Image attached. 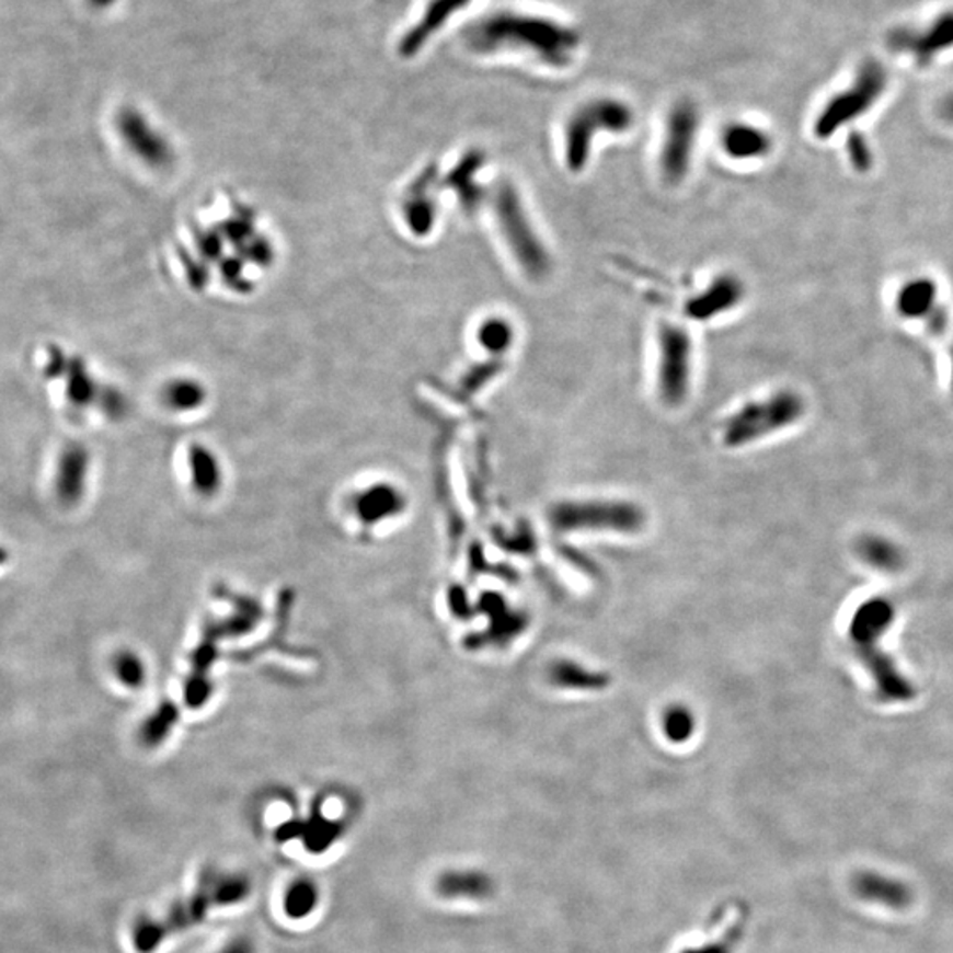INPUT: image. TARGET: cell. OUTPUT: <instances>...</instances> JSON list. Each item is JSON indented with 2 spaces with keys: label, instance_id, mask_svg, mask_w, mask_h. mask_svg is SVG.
<instances>
[{
  "label": "cell",
  "instance_id": "d6986e66",
  "mask_svg": "<svg viewBox=\"0 0 953 953\" xmlns=\"http://www.w3.org/2000/svg\"><path fill=\"white\" fill-rule=\"evenodd\" d=\"M476 343L487 354L504 357L508 349L513 348L516 341V331L513 322L505 317H487L476 328Z\"/></svg>",
  "mask_w": 953,
  "mask_h": 953
},
{
  "label": "cell",
  "instance_id": "f1b7e54d",
  "mask_svg": "<svg viewBox=\"0 0 953 953\" xmlns=\"http://www.w3.org/2000/svg\"><path fill=\"white\" fill-rule=\"evenodd\" d=\"M689 715H686V712H681V710H675V712L669 713L667 715L666 721V730L669 731V736L673 738H678V736L684 735V733H689L684 726V721H687Z\"/></svg>",
  "mask_w": 953,
  "mask_h": 953
},
{
  "label": "cell",
  "instance_id": "7a4b0ae2",
  "mask_svg": "<svg viewBox=\"0 0 953 953\" xmlns=\"http://www.w3.org/2000/svg\"><path fill=\"white\" fill-rule=\"evenodd\" d=\"M894 620V604L888 599L874 597L865 600L849 622V645L871 675L881 701L909 703L917 696V689L904 677L894 658L877 645V640L888 631Z\"/></svg>",
  "mask_w": 953,
  "mask_h": 953
},
{
  "label": "cell",
  "instance_id": "1f68e13d",
  "mask_svg": "<svg viewBox=\"0 0 953 953\" xmlns=\"http://www.w3.org/2000/svg\"><path fill=\"white\" fill-rule=\"evenodd\" d=\"M8 560H10V553H8V550H5V548H2V546H0V565H4Z\"/></svg>",
  "mask_w": 953,
  "mask_h": 953
},
{
  "label": "cell",
  "instance_id": "5bb4252c",
  "mask_svg": "<svg viewBox=\"0 0 953 953\" xmlns=\"http://www.w3.org/2000/svg\"><path fill=\"white\" fill-rule=\"evenodd\" d=\"M745 299V285L736 274L724 273L713 277L703 291L687 302L686 313L698 322H709L730 313Z\"/></svg>",
  "mask_w": 953,
  "mask_h": 953
},
{
  "label": "cell",
  "instance_id": "6da1fadb",
  "mask_svg": "<svg viewBox=\"0 0 953 953\" xmlns=\"http://www.w3.org/2000/svg\"><path fill=\"white\" fill-rule=\"evenodd\" d=\"M464 42L476 54L525 48L548 66L565 68L574 59L582 37L574 28L544 16L498 11L470 25Z\"/></svg>",
  "mask_w": 953,
  "mask_h": 953
},
{
  "label": "cell",
  "instance_id": "5b68a950",
  "mask_svg": "<svg viewBox=\"0 0 953 953\" xmlns=\"http://www.w3.org/2000/svg\"><path fill=\"white\" fill-rule=\"evenodd\" d=\"M631 105L615 97H597L577 106L563 129V164L571 173H582L590 163L597 133L623 135L634 126Z\"/></svg>",
  "mask_w": 953,
  "mask_h": 953
},
{
  "label": "cell",
  "instance_id": "ba28073f",
  "mask_svg": "<svg viewBox=\"0 0 953 953\" xmlns=\"http://www.w3.org/2000/svg\"><path fill=\"white\" fill-rule=\"evenodd\" d=\"M886 71L877 60H868L858 69L857 80L846 91L834 95L817 115L814 133L817 138H830L837 129L865 114L885 92Z\"/></svg>",
  "mask_w": 953,
  "mask_h": 953
},
{
  "label": "cell",
  "instance_id": "d6a6232c",
  "mask_svg": "<svg viewBox=\"0 0 953 953\" xmlns=\"http://www.w3.org/2000/svg\"><path fill=\"white\" fill-rule=\"evenodd\" d=\"M952 392H953V346H952Z\"/></svg>",
  "mask_w": 953,
  "mask_h": 953
},
{
  "label": "cell",
  "instance_id": "9a60e30c",
  "mask_svg": "<svg viewBox=\"0 0 953 953\" xmlns=\"http://www.w3.org/2000/svg\"><path fill=\"white\" fill-rule=\"evenodd\" d=\"M470 2L472 0H429L421 20L401 37L398 46L401 57L410 59L413 55H417L436 32L440 31L456 13L464 10Z\"/></svg>",
  "mask_w": 953,
  "mask_h": 953
},
{
  "label": "cell",
  "instance_id": "484cf974",
  "mask_svg": "<svg viewBox=\"0 0 953 953\" xmlns=\"http://www.w3.org/2000/svg\"><path fill=\"white\" fill-rule=\"evenodd\" d=\"M858 892L871 900L880 899L881 892H883V903L892 904V906H900L908 900L906 889L903 886H895L892 881L881 880V877L863 876L862 880L858 881Z\"/></svg>",
  "mask_w": 953,
  "mask_h": 953
},
{
  "label": "cell",
  "instance_id": "8992f818",
  "mask_svg": "<svg viewBox=\"0 0 953 953\" xmlns=\"http://www.w3.org/2000/svg\"><path fill=\"white\" fill-rule=\"evenodd\" d=\"M804 413V398L794 391H779L762 400L749 401L724 423L722 441L726 447H744L793 426Z\"/></svg>",
  "mask_w": 953,
  "mask_h": 953
},
{
  "label": "cell",
  "instance_id": "277c9868",
  "mask_svg": "<svg viewBox=\"0 0 953 953\" xmlns=\"http://www.w3.org/2000/svg\"><path fill=\"white\" fill-rule=\"evenodd\" d=\"M493 214L500 237L516 264L531 282H542L551 273V254L531 221L527 205L513 182H500L493 195Z\"/></svg>",
  "mask_w": 953,
  "mask_h": 953
},
{
  "label": "cell",
  "instance_id": "3957f363",
  "mask_svg": "<svg viewBox=\"0 0 953 953\" xmlns=\"http://www.w3.org/2000/svg\"><path fill=\"white\" fill-rule=\"evenodd\" d=\"M250 894V880L241 874H207L195 894L175 904L163 918L138 921L133 931V944L138 953H152L169 935L198 926L210 909L237 906L244 903Z\"/></svg>",
  "mask_w": 953,
  "mask_h": 953
},
{
  "label": "cell",
  "instance_id": "4fadbf2b",
  "mask_svg": "<svg viewBox=\"0 0 953 953\" xmlns=\"http://www.w3.org/2000/svg\"><path fill=\"white\" fill-rule=\"evenodd\" d=\"M940 291L938 286L929 277H917L900 288L899 296L895 299V308L900 317L909 320H923L929 331L934 334H943L949 325V313L938 302Z\"/></svg>",
  "mask_w": 953,
  "mask_h": 953
},
{
  "label": "cell",
  "instance_id": "4316f807",
  "mask_svg": "<svg viewBox=\"0 0 953 953\" xmlns=\"http://www.w3.org/2000/svg\"><path fill=\"white\" fill-rule=\"evenodd\" d=\"M481 883L476 880L472 874H458V872H450V874H444V876L438 880V892L441 895H447V897H455V895H470L476 894L479 889H481Z\"/></svg>",
  "mask_w": 953,
  "mask_h": 953
},
{
  "label": "cell",
  "instance_id": "ffe728a7",
  "mask_svg": "<svg viewBox=\"0 0 953 953\" xmlns=\"http://www.w3.org/2000/svg\"><path fill=\"white\" fill-rule=\"evenodd\" d=\"M204 401V387L198 381L175 378L164 386L163 403L173 412H195Z\"/></svg>",
  "mask_w": 953,
  "mask_h": 953
},
{
  "label": "cell",
  "instance_id": "2e32d148",
  "mask_svg": "<svg viewBox=\"0 0 953 953\" xmlns=\"http://www.w3.org/2000/svg\"><path fill=\"white\" fill-rule=\"evenodd\" d=\"M89 452L82 444H71L62 450L57 464L55 491L64 507H74L85 495Z\"/></svg>",
  "mask_w": 953,
  "mask_h": 953
},
{
  "label": "cell",
  "instance_id": "4dcf8cb0",
  "mask_svg": "<svg viewBox=\"0 0 953 953\" xmlns=\"http://www.w3.org/2000/svg\"><path fill=\"white\" fill-rule=\"evenodd\" d=\"M940 112L941 117H943L946 123L953 124V94L944 97L943 103H941Z\"/></svg>",
  "mask_w": 953,
  "mask_h": 953
},
{
  "label": "cell",
  "instance_id": "9c48e42d",
  "mask_svg": "<svg viewBox=\"0 0 953 953\" xmlns=\"http://www.w3.org/2000/svg\"><path fill=\"white\" fill-rule=\"evenodd\" d=\"M698 129L699 115L694 103L680 101L669 110L658 154V170L669 186H678L689 175Z\"/></svg>",
  "mask_w": 953,
  "mask_h": 953
},
{
  "label": "cell",
  "instance_id": "d4e9b609",
  "mask_svg": "<svg viewBox=\"0 0 953 953\" xmlns=\"http://www.w3.org/2000/svg\"><path fill=\"white\" fill-rule=\"evenodd\" d=\"M190 464H193L195 470V490L204 495L218 490V472L221 473V470L214 456H210L207 450H196L190 456Z\"/></svg>",
  "mask_w": 953,
  "mask_h": 953
},
{
  "label": "cell",
  "instance_id": "44dd1931",
  "mask_svg": "<svg viewBox=\"0 0 953 953\" xmlns=\"http://www.w3.org/2000/svg\"><path fill=\"white\" fill-rule=\"evenodd\" d=\"M858 553L880 571H897L904 562L903 551L894 542L881 537H863L858 542Z\"/></svg>",
  "mask_w": 953,
  "mask_h": 953
},
{
  "label": "cell",
  "instance_id": "7c38bea8",
  "mask_svg": "<svg viewBox=\"0 0 953 953\" xmlns=\"http://www.w3.org/2000/svg\"><path fill=\"white\" fill-rule=\"evenodd\" d=\"M889 48L909 54L918 64L927 66L935 55L953 46V11L940 14L927 28H897L888 37Z\"/></svg>",
  "mask_w": 953,
  "mask_h": 953
},
{
  "label": "cell",
  "instance_id": "52a82bcc",
  "mask_svg": "<svg viewBox=\"0 0 953 953\" xmlns=\"http://www.w3.org/2000/svg\"><path fill=\"white\" fill-rule=\"evenodd\" d=\"M694 343L689 331L678 323H661L657 332L655 387L667 406H680L692 387Z\"/></svg>",
  "mask_w": 953,
  "mask_h": 953
},
{
  "label": "cell",
  "instance_id": "30bf717a",
  "mask_svg": "<svg viewBox=\"0 0 953 953\" xmlns=\"http://www.w3.org/2000/svg\"><path fill=\"white\" fill-rule=\"evenodd\" d=\"M45 372L46 377L60 378L66 383L68 401L77 409H85L100 401L101 409L114 417L123 412V398L115 392L103 391L82 360L68 357L59 348H48Z\"/></svg>",
  "mask_w": 953,
  "mask_h": 953
},
{
  "label": "cell",
  "instance_id": "cb8c5ba5",
  "mask_svg": "<svg viewBox=\"0 0 953 953\" xmlns=\"http://www.w3.org/2000/svg\"><path fill=\"white\" fill-rule=\"evenodd\" d=\"M114 675L127 689H140L147 678L146 663L131 650H120L114 657Z\"/></svg>",
  "mask_w": 953,
  "mask_h": 953
},
{
  "label": "cell",
  "instance_id": "ac0fdd59",
  "mask_svg": "<svg viewBox=\"0 0 953 953\" xmlns=\"http://www.w3.org/2000/svg\"><path fill=\"white\" fill-rule=\"evenodd\" d=\"M401 508H403V502H401L400 491L394 490L391 484L389 486L386 484L369 486V490L355 496V514H357V518L363 519L364 523H369V525L372 523L377 525L383 519L392 518L400 513Z\"/></svg>",
  "mask_w": 953,
  "mask_h": 953
},
{
  "label": "cell",
  "instance_id": "603a6c76",
  "mask_svg": "<svg viewBox=\"0 0 953 953\" xmlns=\"http://www.w3.org/2000/svg\"><path fill=\"white\" fill-rule=\"evenodd\" d=\"M318 900L320 897H318V888L313 881L297 880L286 888L283 906H285V912L288 917L300 920V918L308 917L313 912Z\"/></svg>",
  "mask_w": 953,
  "mask_h": 953
},
{
  "label": "cell",
  "instance_id": "83f0119b",
  "mask_svg": "<svg viewBox=\"0 0 953 953\" xmlns=\"http://www.w3.org/2000/svg\"><path fill=\"white\" fill-rule=\"evenodd\" d=\"M848 156L849 163L853 164V169L858 172H868L874 163L871 146L860 133H851L848 138Z\"/></svg>",
  "mask_w": 953,
  "mask_h": 953
},
{
  "label": "cell",
  "instance_id": "7402d4cb",
  "mask_svg": "<svg viewBox=\"0 0 953 953\" xmlns=\"http://www.w3.org/2000/svg\"><path fill=\"white\" fill-rule=\"evenodd\" d=\"M482 163H484L482 152L472 150L461 159V164H458V169L450 175L456 193L461 195L467 207H473L472 204H476L481 196V187L476 184L475 175L481 170Z\"/></svg>",
  "mask_w": 953,
  "mask_h": 953
},
{
  "label": "cell",
  "instance_id": "e0dca14e",
  "mask_svg": "<svg viewBox=\"0 0 953 953\" xmlns=\"http://www.w3.org/2000/svg\"><path fill=\"white\" fill-rule=\"evenodd\" d=\"M772 137L761 127L733 123L721 133V149L735 161H756L772 152Z\"/></svg>",
  "mask_w": 953,
  "mask_h": 953
},
{
  "label": "cell",
  "instance_id": "836d02e7",
  "mask_svg": "<svg viewBox=\"0 0 953 953\" xmlns=\"http://www.w3.org/2000/svg\"><path fill=\"white\" fill-rule=\"evenodd\" d=\"M101 2H110V0H101Z\"/></svg>",
  "mask_w": 953,
  "mask_h": 953
},
{
  "label": "cell",
  "instance_id": "f546056e",
  "mask_svg": "<svg viewBox=\"0 0 953 953\" xmlns=\"http://www.w3.org/2000/svg\"><path fill=\"white\" fill-rule=\"evenodd\" d=\"M218 953H256V949H254V943L248 938H237V940L230 941L227 946H222Z\"/></svg>",
  "mask_w": 953,
  "mask_h": 953
},
{
  "label": "cell",
  "instance_id": "8fae6325",
  "mask_svg": "<svg viewBox=\"0 0 953 953\" xmlns=\"http://www.w3.org/2000/svg\"><path fill=\"white\" fill-rule=\"evenodd\" d=\"M118 137L123 138L131 154L137 156L141 164L152 169H163L173 158L172 147L161 133L147 123V118L137 110H124L117 115Z\"/></svg>",
  "mask_w": 953,
  "mask_h": 953
}]
</instances>
